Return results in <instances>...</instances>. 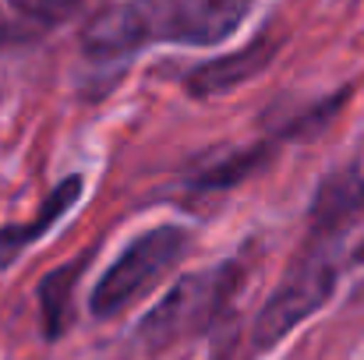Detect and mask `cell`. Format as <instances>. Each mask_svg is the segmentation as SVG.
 <instances>
[{
  "label": "cell",
  "mask_w": 364,
  "mask_h": 360,
  "mask_svg": "<svg viewBox=\"0 0 364 360\" xmlns=\"http://www.w3.org/2000/svg\"><path fill=\"white\" fill-rule=\"evenodd\" d=\"M279 50V32H262L255 36L247 46L234 50L230 57H216V60H205L198 67H191L184 75V89L198 99H209V96H223L230 89H241L244 82H251L258 71H265L272 64Z\"/></svg>",
  "instance_id": "obj_5"
},
{
  "label": "cell",
  "mask_w": 364,
  "mask_h": 360,
  "mask_svg": "<svg viewBox=\"0 0 364 360\" xmlns=\"http://www.w3.org/2000/svg\"><path fill=\"white\" fill-rule=\"evenodd\" d=\"M276 152H279V141H276V138H262V141H255V145H247V148H237V152L223 156L220 163L202 166V170L188 180V187H191L195 195H223V191H230V187H241L244 180H251L255 173H262V170L276 159Z\"/></svg>",
  "instance_id": "obj_9"
},
{
  "label": "cell",
  "mask_w": 364,
  "mask_h": 360,
  "mask_svg": "<svg viewBox=\"0 0 364 360\" xmlns=\"http://www.w3.org/2000/svg\"><path fill=\"white\" fill-rule=\"evenodd\" d=\"M340 244L343 237L336 234L308 230L297 258L287 265L283 279L276 283L251 325V347L258 354L279 347L297 325H304L333 300L340 286Z\"/></svg>",
  "instance_id": "obj_2"
},
{
  "label": "cell",
  "mask_w": 364,
  "mask_h": 360,
  "mask_svg": "<svg viewBox=\"0 0 364 360\" xmlns=\"http://www.w3.org/2000/svg\"><path fill=\"white\" fill-rule=\"evenodd\" d=\"M354 261H364V244L358 247V251H354Z\"/></svg>",
  "instance_id": "obj_13"
},
{
  "label": "cell",
  "mask_w": 364,
  "mask_h": 360,
  "mask_svg": "<svg viewBox=\"0 0 364 360\" xmlns=\"http://www.w3.org/2000/svg\"><path fill=\"white\" fill-rule=\"evenodd\" d=\"M21 18L25 25H32L36 32H46L60 21H71L89 0H7Z\"/></svg>",
  "instance_id": "obj_11"
},
{
  "label": "cell",
  "mask_w": 364,
  "mask_h": 360,
  "mask_svg": "<svg viewBox=\"0 0 364 360\" xmlns=\"http://www.w3.org/2000/svg\"><path fill=\"white\" fill-rule=\"evenodd\" d=\"M347 99H350V89H340V92H333V96H326V99H318V103H308V107L294 110L269 138H276L279 145H283V141H297V138H315V134H322V131L336 120V114L343 110Z\"/></svg>",
  "instance_id": "obj_10"
},
{
  "label": "cell",
  "mask_w": 364,
  "mask_h": 360,
  "mask_svg": "<svg viewBox=\"0 0 364 360\" xmlns=\"http://www.w3.org/2000/svg\"><path fill=\"white\" fill-rule=\"evenodd\" d=\"M255 0H124L89 18L82 50L92 60L131 57L141 46H216L230 39Z\"/></svg>",
  "instance_id": "obj_1"
},
{
  "label": "cell",
  "mask_w": 364,
  "mask_h": 360,
  "mask_svg": "<svg viewBox=\"0 0 364 360\" xmlns=\"http://www.w3.org/2000/svg\"><path fill=\"white\" fill-rule=\"evenodd\" d=\"M191 234L184 227L163 223L141 237H134L121 254L110 261V268L96 279L92 293H89V311L92 318L107 322L127 311L145 290H152L188 251Z\"/></svg>",
  "instance_id": "obj_4"
},
{
  "label": "cell",
  "mask_w": 364,
  "mask_h": 360,
  "mask_svg": "<svg viewBox=\"0 0 364 360\" xmlns=\"http://www.w3.org/2000/svg\"><path fill=\"white\" fill-rule=\"evenodd\" d=\"M364 216V173L358 166H336L329 170L308 209V230H326L336 237H347V230Z\"/></svg>",
  "instance_id": "obj_6"
},
{
  "label": "cell",
  "mask_w": 364,
  "mask_h": 360,
  "mask_svg": "<svg viewBox=\"0 0 364 360\" xmlns=\"http://www.w3.org/2000/svg\"><path fill=\"white\" fill-rule=\"evenodd\" d=\"M244 283L241 261H216L209 268L181 276L138 322V339L145 350L159 354L173 343L213 332L234 307V297Z\"/></svg>",
  "instance_id": "obj_3"
},
{
  "label": "cell",
  "mask_w": 364,
  "mask_h": 360,
  "mask_svg": "<svg viewBox=\"0 0 364 360\" xmlns=\"http://www.w3.org/2000/svg\"><path fill=\"white\" fill-rule=\"evenodd\" d=\"M89 251L85 254H75L71 261L57 265L53 272L43 276L39 290H36V300H39V325H43V336L50 343H57L60 336H68L71 322H75V290L82 283V272L89 268Z\"/></svg>",
  "instance_id": "obj_8"
},
{
  "label": "cell",
  "mask_w": 364,
  "mask_h": 360,
  "mask_svg": "<svg viewBox=\"0 0 364 360\" xmlns=\"http://www.w3.org/2000/svg\"><path fill=\"white\" fill-rule=\"evenodd\" d=\"M39 32L32 28V25H0V50H7V46H21V43H28V39H36Z\"/></svg>",
  "instance_id": "obj_12"
},
{
  "label": "cell",
  "mask_w": 364,
  "mask_h": 360,
  "mask_svg": "<svg viewBox=\"0 0 364 360\" xmlns=\"http://www.w3.org/2000/svg\"><path fill=\"white\" fill-rule=\"evenodd\" d=\"M82 191H85V180H82V177H68V180H60V184L46 195V202L39 205V212H36L32 219L0 227V272L11 268V265L25 254V247H32L36 240L46 237V234L78 205Z\"/></svg>",
  "instance_id": "obj_7"
}]
</instances>
